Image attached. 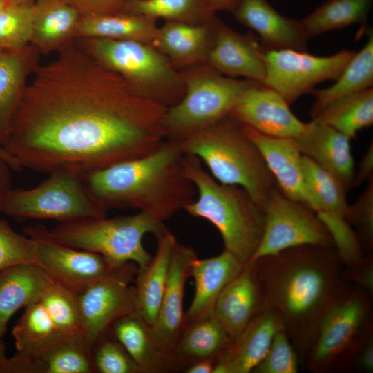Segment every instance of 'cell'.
Segmentation results:
<instances>
[{
  "instance_id": "cell-27",
  "label": "cell",
  "mask_w": 373,
  "mask_h": 373,
  "mask_svg": "<svg viewBox=\"0 0 373 373\" xmlns=\"http://www.w3.org/2000/svg\"><path fill=\"white\" fill-rule=\"evenodd\" d=\"M80 17L64 0H35L30 44L44 55L64 50L75 40Z\"/></svg>"
},
{
  "instance_id": "cell-51",
  "label": "cell",
  "mask_w": 373,
  "mask_h": 373,
  "mask_svg": "<svg viewBox=\"0 0 373 373\" xmlns=\"http://www.w3.org/2000/svg\"><path fill=\"white\" fill-rule=\"evenodd\" d=\"M215 360L202 359L198 361L184 370L186 373H213Z\"/></svg>"
},
{
  "instance_id": "cell-33",
  "label": "cell",
  "mask_w": 373,
  "mask_h": 373,
  "mask_svg": "<svg viewBox=\"0 0 373 373\" xmlns=\"http://www.w3.org/2000/svg\"><path fill=\"white\" fill-rule=\"evenodd\" d=\"M368 39L358 52H355L336 82L330 87L313 90L314 102L310 115L314 117L332 102L350 95L372 87L373 35L368 30Z\"/></svg>"
},
{
  "instance_id": "cell-37",
  "label": "cell",
  "mask_w": 373,
  "mask_h": 373,
  "mask_svg": "<svg viewBox=\"0 0 373 373\" xmlns=\"http://www.w3.org/2000/svg\"><path fill=\"white\" fill-rule=\"evenodd\" d=\"M123 11L188 23H204L216 16L203 0H126Z\"/></svg>"
},
{
  "instance_id": "cell-40",
  "label": "cell",
  "mask_w": 373,
  "mask_h": 373,
  "mask_svg": "<svg viewBox=\"0 0 373 373\" xmlns=\"http://www.w3.org/2000/svg\"><path fill=\"white\" fill-rule=\"evenodd\" d=\"M93 372L142 373L122 344L109 330L90 347Z\"/></svg>"
},
{
  "instance_id": "cell-46",
  "label": "cell",
  "mask_w": 373,
  "mask_h": 373,
  "mask_svg": "<svg viewBox=\"0 0 373 373\" xmlns=\"http://www.w3.org/2000/svg\"><path fill=\"white\" fill-rule=\"evenodd\" d=\"M345 280L358 286L373 296V253L365 254L354 265L343 268Z\"/></svg>"
},
{
  "instance_id": "cell-55",
  "label": "cell",
  "mask_w": 373,
  "mask_h": 373,
  "mask_svg": "<svg viewBox=\"0 0 373 373\" xmlns=\"http://www.w3.org/2000/svg\"><path fill=\"white\" fill-rule=\"evenodd\" d=\"M8 0H0V10L10 4Z\"/></svg>"
},
{
  "instance_id": "cell-6",
  "label": "cell",
  "mask_w": 373,
  "mask_h": 373,
  "mask_svg": "<svg viewBox=\"0 0 373 373\" xmlns=\"http://www.w3.org/2000/svg\"><path fill=\"white\" fill-rule=\"evenodd\" d=\"M167 229L163 222L140 211L110 218L106 216L59 223L51 230L41 224L23 227L26 235H39L115 262H133L138 268L152 258L143 246L144 236L152 233L156 237Z\"/></svg>"
},
{
  "instance_id": "cell-31",
  "label": "cell",
  "mask_w": 373,
  "mask_h": 373,
  "mask_svg": "<svg viewBox=\"0 0 373 373\" xmlns=\"http://www.w3.org/2000/svg\"><path fill=\"white\" fill-rule=\"evenodd\" d=\"M156 20L125 11L81 15L75 39L132 40L153 45L158 29Z\"/></svg>"
},
{
  "instance_id": "cell-43",
  "label": "cell",
  "mask_w": 373,
  "mask_h": 373,
  "mask_svg": "<svg viewBox=\"0 0 373 373\" xmlns=\"http://www.w3.org/2000/svg\"><path fill=\"white\" fill-rule=\"evenodd\" d=\"M300 367L297 353L283 329L275 335L265 356L251 373H297Z\"/></svg>"
},
{
  "instance_id": "cell-44",
  "label": "cell",
  "mask_w": 373,
  "mask_h": 373,
  "mask_svg": "<svg viewBox=\"0 0 373 373\" xmlns=\"http://www.w3.org/2000/svg\"><path fill=\"white\" fill-rule=\"evenodd\" d=\"M367 181L364 192L354 204H350L345 218L347 224L354 228L365 254L373 250V177Z\"/></svg>"
},
{
  "instance_id": "cell-32",
  "label": "cell",
  "mask_w": 373,
  "mask_h": 373,
  "mask_svg": "<svg viewBox=\"0 0 373 373\" xmlns=\"http://www.w3.org/2000/svg\"><path fill=\"white\" fill-rule=\"evenodd\" d=\"M46 278L35 263L17 264L0 271V337L16 312L39 300Z\"/></svg>"
},
{
  "instance_id": "cell-41",
  "label": "cell",
  "mask_w": 373,
  "mask_h": 373,
  "mask_svg": "<svg viewBox=\"0 0 373 373\" xmlns=\"http://www.w3.org/2000/svg\"><path fill=\"white\" fill-rule=\"evenodd\" d=\"M34 1L10 3L0 10V47L16 48L30 44Z\"/></svg>"
},
{
  "instance_id": "cell-5",
  "label": "cell",
  "mask_w": 373,
  "mask_h": 373,
  "mask_svg": "<svg viewBox=\"0 0 373 373\" xmlns=\"http://www.w3.org/2000/svg\"><path fill=\"white\" fill-rule=\"evenodd\" d=\"M176 142L185 154L202 162L216 180L243 188L262 209L277 186L260 152L230 115Z\"/></svg>"
},
{
  "instance_id": "cell-50",
  "label": "cell",
  "mask_w": 373,
  "mask_h": 373,
  "mask_svg": "<svg viewBox=\"0 0 373 373\" xmlns=\"http://www.w3.org/2000/svg\"><path fill=\"white\" fill-rule=\"evenodd\" d=\"M242 0H203L207 8L215 13L218 10L231 12Z\"/></svg>"
},
{
  "instance_id": "cell-34",
  "label": "cell",
  "mask_w": 373,
  "mask_h": 373,
  "mask_svg": "<svg viewBox=\"0 0 373 373\" xmlns=\"http://www.w3.org/2000/svg\"><path fill=\"white\" fill-rule=\"evenodd\" d=\"M302 169L316 213L345 221L350 206L346 195L350 189L333 173L305 155L302 157Z\"/></svg>"
},
{
  "instance_id": "cell-54",
  "label": "cell",
  "mask_w": 373,
  "mask_h": 373,
  "mask_svg": "<svg viewBox=\"0 0 373 373\" xmlns=\"http://www.w3.org/2000/svg\"><path fill=\"white\" fill-rule=\"evenodd\" d=\"M8 1L11 3L17 4V3H30V2L35 1V0H8Z\"/></svg>"
},
{
  "instance_id": "cell-45",
  "label": "cell",
  "mask_w": 373,
  "mask_h": 373,
  "mask_svg": "<svg viewBox=\"0 0 373 373\" xmlns=\"http://www.w3.org/2000/svg\"><path fill=\"white\" fill-rule=\"evenodd\" d=\"M339 372H373V327L366 332Z\"/></svg>"
},
{
  "instance_id": "cell-24",
  "label": "cell",
  "mask_w": 373,
  "mask_h": 373,
  "mask_svg": "<svg viewBox=\"0 0 373 373\" xmlns=\"http://www.w3.org/2000/svg\"><path fill=\"white\" fill-rule=\"evenodd\" d=\"M40 55L30 44L16 48L0 47V147L6 144L28 79L41 65Z\"/></svg>"
},
{
  "instance_id": "cell-23",
  "label": "cell",
  "mask_w": 373,
  "mask_h": 373,
  "mask_svg": "<svg viewBox=\"0 0 373 373\" xmlns=\"http://www.w3.org/2000/svg\"><path fill=\"white\" fill-rule=\"evenodd\" d=\"M220 21L215 16L202 23L166 21L153 46L178 70L206 62Z\"/></svg>"
},
{
  "instance_id": "cell-3",
  "label": "cell",
  "mask_w": 373,
  "mask_h": 373,
  "mask_svg": "<svg viewBox=\"0 0 373 373\" xmlns=\"http://www.w3.org/2000/svg\"><path fill=\"white\" fill-rule=\"evenodd\" d=\"M184 153L166 140L152 152L90 173L84 177L91 196L106 210L134 209L164 222L196 198L185 176Z\"/></svg>"
},
{
  "instance_id": "cell-29",
  "label": "cell",
  "mask_w": 373,
  "mask_h": 373,
  "mask_svg": "<svg viewBox=\"0 0 373 373\" xmlns=\"http://www.w3.org/2000/svg\"><path fill=\"white\" fill-rule=\"evenodd\" d=\"M233 342L226 328L214 316L185 325L172 354L174 372L184 370L200 360H216Z\"/></svg>"
},
{
  "instance_id": "cell-28",
  "label": "cell",
  "mask_w": 373,
  "mask_h": 373,
  "mask_svg": "<svg viewBox=\"0 0 373 373\" xmlns=\"http://www.w3.org/2000/svg\"><path fill=\"white\" fill-rule=\"evenodd\" d=\"M155 238L156 253L146 265L138 268L133 287L136 313L150 326L155 323L159 312L178 242L168 229Z\"/></svg>"
},
{
  "instance_id": "cell-47",
  "label": "cell",
  "mask_w": 373,
  "mask_h": 373,
  "mask_svg": "<svg viewBox=\"0 0 373 373\" xmlns=\"http://www.w3.org/2000/svg\"><path fill=\"white\" fill-rule=\"evenodd\" d=\"M77 9L80 15L115 13L122 12L126 0H64Z\"/></svg>"
},
{
  "instance_id": "cell-16",
  "label": "cell",
  "mask_w": 373,
  "mask_h": 373,
  "mask_svg": "<svg viewBox=\"0 0 373 373\" xmlns=\"http://www.w3.org/2000/svg\"><path fill=\"white\" fill-rule=\"evenodd\" d=\"M90 348L82 334L59 333L47 343L8 358L2 373H93Z\"/></svg>"
},
{
  "instance_id": "cell-25",
  "label": "cell",
  "mask_w": 373,
  "mask_h": 373,
  "mask_svg": "<svg viewBox=\"0 0 373 373\" xmlns=\"http://www.w3.org/2000/svg\"><path fill=\"white\" fill-rule=\"evenodd\" d=\"M305 155L338 178L350 189L355 175L350 138L335 128L312 120L295 139Z\"/></svg>"
},
{
  "instance_id": "cell-4",
  "label": "cell",
  "mask_w": 373,
  "mask_h": 373,
  "mask_svg": "<svg viewBox=\"0 0 373 373\" xmlns=\"http://www.w3.org/2000/svg\"><path fill=\"white\" fill-rule=\"evenodd\" d=\"M182 164L185 176L196 190L195 200L184 210L213 224L222 238L224 250L242 264L248 262L263 234V209L243 188L216 180L195 156L184 153Z\"/></svg>"
},
{
  "instance_id": "cell-12",
  "label": "cell",
  "mask_w": 373,
  "mask_h": 373,
  "mask_svg": "<svg viewBox=\"0 0 373 373\" xmlns=\"http://www.w3.org/2000/svg\"><path fill=\"white\" fill-rule=\"evenodd\" d=\"M35 263L51 278L79 295L90 285L110 277L130 280L138 267L133 262L120 263L102 255L72 248L36 234Z\"/></svg>"
},
{
  "instance_id": "cell-26",
  "label": "cell",
  "mask_w": 373,
  "mask_h": 373,
  "mask_svg": "<svg viewBox=\"0 0 373 373\" xmlns=\"http://www.w3.org/2000/svg\"><path fill=\"white\" fill-rule=\"evenodd\" d=\"M243 265L226 250L213 257L205 259L195 258L193 260L191 276L195 281V294L185 313L184 325L213 316L219 296L241 271Z\"/></svg>"
},
{
  "instance_id": "cell-30",
  "label": "cell",
  "mask_w": 373,
  "mask_h": 373,
  "mask_svg": "<svg viewBox=\"0 0 373 373\" xmlns=\"http://www.w3.org/2000/svg\"><path fill=\"white\" fill-rule=\"evenodd\" d=\"M108 330L142 373L173 372L170 359L153 338L150 325L136 312L118 318Z\"/></svg>"
},
{
  "instance_id": "cell-9",
  "label": "cell",
  "mask_w": 373,
  "mask_h": 373,
  "mask_svg": "<svg viewBox=\"0 0 373 373\" xmlns=\"http://www.w3.org/2000/svg\"><path fill=\"white\" fill-rule=\"evenodd\" d=\"M373 326V296L352 284L323 318L303 367L338 372L365 332Z\"/></svg>"
},
{
  "instance_id": "cell-11",
  "label": "cell",
  "mask_w": 373,
  "mask_h": 373,
  "mask_svg": "<svg viewBox=\"0 0 373 373\" xmlns=\"http://www.w3.org/2000/svg\"><path fill=\"white\" fill-rule=\"evenodd\" d=\"M263 210V234L249 262L300 245L335 246L316 213L285 196L277 186L270 191Z\"/></svg>"
},
{
  "instance_id": "cell-8",
  "label": "cell",
  "mask_w": 373,
  "mask_h": 373,
  "mask_svg": "<svg viewBox=\"0 0 373 373\" xmlns=\"http://www.w3.org/2000/svg\"><path fill=\"white\" fill-rule=\"evenodd\" d=\"M185 93L167 108L163 126L165 139L179 141L229 115L240 97L249 88L262 84L225 76L203 62L180 70Z\"/></svg>"
},
{
  "instance_id": "cell-21",
  "label": "cell",
  "mask_w": 373,
  "mask_h": 373,
  "mask_svg": "<svg viewBox=\"0 0 373 373\" xmlns=\"http://www.w3.org/2000/svg\"><path fill=\"white\" fill-rule=\"evenodd\" d=\"M263 47L251 33L241 35L220 21L207 63L220 73L264 82Z\"/></svg>"
},
{
  "instance_id": "cell-15",
  "label": "cell",
  "mask_w": 373,
  "mask_h": 373,
  "mask_svg": "<svg viewBox=\"0 0 373 373\" xmlns=\"http://www.w3.org/2000/svg\"><path fill=\"white\" fill-rule=\"evenodd\" d=\"M289 106L277 91L258 84L244 92L229 115L242 126L261 134L296 139L305 123L295 116Z\"/></svg>"
},
{
  "instance_id": "cell-22",
  "label": "cell",
  "mask_w": 373,
  "mask_h": 373,
  "mask_svg": "<svg viewBox=\"0 0 373 373\" xmlns=\"http://www.w3.org/2000/svg\"><path fill=\"white\" fill-rule=\"evenodd\" d=\"M283 329L279 312L264 309L216 358L213 373H251L265 356L275 335Z\"/></svg>"
},
{
  "instance_id": "cell-13",
  "label": "cell",
  "mask_w": 373,
  "mask_h": 373,
  "mask_svg": "<svg viewBox=\"0 0 373 373\" xmlns=\"http://www.w3.org/2000/svg\"><path fill=\"white\" fill-rule=\"evenodd\" d=\"M354 53L342 50L332 55L318 57L307 51L263 48V84L277 91L291 104L302 95L312 93L316 84L336 80Z\"/></svg>"
},
{
  "instance_id": "cell-38",
  "label": "cell",
  "mask_w": 373,
  "mask_h": 373,
  "mask_svg": "<svg viewBox=\"0 0 373 373\" xmlns=\"http://www.w3.org/2000/svg\"><path fill=\"white\" fill-rule=\"evenodd\" d=\"M39 300L59 332L68 334H82L77 294L47 275Z\"/></svg>"
},
{
  "instance_id": "cell-10",
  "label": "cell",
  "mask_w": 373,
  "mask_h": 373,
  "mask_svg": "<svg viewBox=\"0 0 373 373\" xmlns=\"http://www.w3.org/2000/svg\"><path fill=\"white\" fill-rule=\"evenodd\" d=\"M28 189H12L1 213L16 218L50 219L59 223L106 216L107 210L89 193L82 177L54 172Z\"/></svg>"
},
{
  "instance_id": "cell-20",
  "label": "cell",
  "mask_w": 373,
  "mask_h": 373,
  "mask_svg": "<svg viewBox=\"0 0 373 373\" xmlns=\"http://www.w3.org/2000/svg\"><path fill=\"white\" fill-rule=\"evenodd\" d=\"M264 294L256 264H244L226 285L216 302L213 316L224 325L233 341L248 324L264 310Z\"/></svg>"
},
{
  "instance_id": "cell-35",
  "label": "cell",
  "mask_w": 373,
  "mask_h": 373,
  "mask_svg": "<svg viewBox=\"0 0 373 373\" xmlns=\"http://www.w3.org/2000/svg\"><path fill=\"white\" fill-rule=\"evenodd\" d=\"M312 119L356 138L359 131L373 124L372 87L332 102Z\"/></svg>"
},
{
  "instance_id": "cell-19",
  "label": "cell",
  "mask_w": 373,
  "mask_h": 373,
  "mask_svg": "<svg viewBox=\"0 0 373 373\" xmlns=\"http://www.w3.org/2000/svg\"><path fill=\"white\" fill-rule=\"evenodd\" d=\"M231 12L259 35L265 49L307 51L309 37L302 19L283 16L267 0H242Z\"/></svg>"
},
{
  "instance_id": "cell-17",
  "label": "cell",
  "mask_w": 373,
  "mask_h": 373,
  "mask_svg": "<svg viewBox=\"0 0 373 373\" xmlns=\"http://www.w3.org/2000/svg\"><path fill=\"white\" fill-rule=\"evenodd\" d=\"M195 258L191 247L176 243L159 312L155 323L150 326L153 338L170 359L172 367L173 352L184 325L185 285L191 276V263Z\"/></svg>"
},
{
  "instance_id": "cell-42",
  "label": "cell",
  "mask_w": 373,
  "mask_h": 373,
  "mask_svg": "<svg viewBox=\"0 0 373 373\" xmlns=\"http://www.w3.org/2000/svg\"><path fill=\"white\" fill-rule=\"evenodd\" d=\"M22 263H35V241L16 232L0 218V271Z\"/></svg>"
},
{
  "instance_id": "cell-2",
  "label": "cell",
  "mask_w": 373,
  "mask_h": 373,
  "mask_svg": "<svg viewBox=\"0 0 373 373\" xmlns=\"http://www.w3.org/2000/svg\"><path fill=\"white\" fill-rule=\"evenodd\" d=\"M254 261L262 286L264 309H275L282 316L303 368L323 318L352 285L343 276L337 249L300 245Z\"/></svg>"
},
{
  "instance_id": "cell-14",
  "label": "cell",
  "mask_w": 373,
  "mask_h": 373,
  "mask_svg": "<svg viewBox=\"0 0 373 373\" xmlns=\"http://www.w3.org/2000/svg\"><path fill=\"white\" fill-rule=\"evenodd\" d=\"M131 280L122 277L107 278L77 295L82 334L90 348L116 320L136 312Z\"/></svg>"
},
{
  "instance_id": "cell-39",
  "label": "cell",
  "mask_w": 373,
  "mask_h": 373,
  "mask_svg": "<svg viewBox=\"0 0 373 373\" xmlns=\"http://www.w3.org/2000/svg\"><path fill=\"white\" fill-rule=\"evenodd\" d=\"M60 332L39 300L25 307L12 330L17 351H27L41 346Z\"/></svg>"
},
{
  "instance_id": "cell-48",
  "label": "cell",
  "mask_w": 373,
  "mask_h": 373,
  "mask_svg": "<svg viewBox=\"0 0 373 373\" xmlns=\"http://www.w3.org/2000/svg\"><path fill=\"white\" fill-rule=\"evenodd\" d=\"M373 177V143L371 142L365 153L362 157L358 170L355 172L352 188L360 186L365 181Z\"/></svg>"
},
{
  "instance_id": "cell-7",
  "label": "cell",
  "mask_w": 373,
  "mask_h": 373,
  "mask_svg": "<svg viewBox=\"0 0 373 373\" xmlns=\"http://www.w3.org/2000/svg\"><path fill=\"white\" fill-rule=\"evenodd\" d=\"M74 42L142 97L169 108L185 93L180 70L151 44L103 38H77Z\"/></svg>"
},
{
  "instance_id": "cell-53",
  "label": "cell",
  "mask_w": 373,
  "mask_h": 373,
  "mask_svg": "<svg viewBox=\"0 0 373 373\" xmlns=\"http://www.w3.org/2000/svg\"><path fill=\"white\" fill-rule=\"evenodd\" d=\"M6 345L2 340V338L0 337V373H2L3 369L6 364L7 357H6Z\"/></svg>"
},
{
  "instance_id": "cell-49",
  "label": "cell",
  "mask_w": 373,
  "mask_h": 373,
  "mask_svg": "<svg viewBox=\"0 0 373 373\" xmlns=\"http://www.w3.org/2000/svg\"><path fill=\"white\" fill-rule=\"evenodd\" d=\"M11 170L13 169L9 162L0 156V213L8 195L12 189Z\"/></svg>"
},
{
  "instance_id": "cell-52",
  "label": "cell",
  "mask_w": 373,
  "mask_h": 373,
  "mask_svg": "<svg viewBox=\"0 0 373 373\" xmlns=\"http://www.w3.org/2000/svg\"><path fill=\"white\" fill-rule=\"evenodd\" d=\"M0 156L9 162L13 171H19L21 169L17 162L6 152L3 147H0Z\"/></svg>"
},
{
  "instance_id": "cell-1",
  "label": "cell",
  "mask_w": 373,
  "mask_h": 373,
  "mask_svg": "<svg viewBox=\"0 0 373 373\" xmlns=\"http://www.w3.org/2000/svg\"><path fill=\"white\" fill-rule=\"evenodd\" d=\"M166 108L74 42L32 75L3 149L21 169L84 177L157 148Z\"/></svg>"
},
{
  "instance_id": "cell-36",
  "label": "cell",
  "mask_w": 373,
  "mask_h": 373,
  "mask_svg": "<svg viewBox=\"0 0 373 373\" xmlns=\"http://www.w3.org/2000/svg\"><path fill=\"white\" fill-rule=\"evenodd\" d=\"M373 0H327L302 19L309 37L365 23Z\"/></svg>"
},
{
  "instance_id": "cell-18",
  "label": "cell",
  "mask_w": 373,
  "mask_h": 373,
  "mask_svg": "<svg viewBox=\"0 0 373 373\" xmlns=\"http://www.w3.org/2000/svg\"><path fill=\"white\" fill-rule=\"evenodd\" d=\"M242 127L247 137L260 152L280 191L316 213V204L305 184L303 155L295 139L267 136L249 127Z\"/></svg>"
}]
</instances>
